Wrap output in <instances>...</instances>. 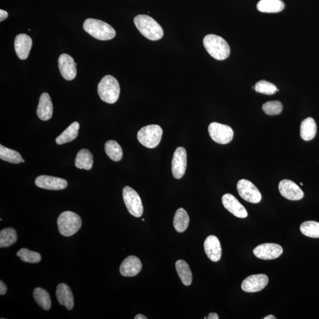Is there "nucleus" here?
Returning <instances> with one entry per match:
<instances>
[{"mask_svg": "<svg viewBox=\"0 0 319 319\" xmlns=\"http://www.w3.org/2000/svg\"><path fill=\"white\" fill-rule=\"evenodd\" d=\"M303 235L312 238H319V223L316 221H306L300 227Z\"/></svg>", "mask_w": 319, "mask_h": 319, "instance_id": "nucleus-32", "label": "nucleus"}, {"mask_svg": "<svg viewBox=\"0 0 319 319\" xmlns=\"http://www.w3.org/2000/svg\"><path fill=\"white\" fill-rule=\"evenodd\" d=\"M100 98L108 104H114L118 101L120 93L118 82L114 76L107 75L101 79L98 86Z\"/></svg>", "mask_w": 319, "mask_h": 319, "instance_id": "nucleus-4", "label": "nucleus"}, {"mask_svg": "<svg viewBox=\"0 0 319 319\" xmlns=\"http://www.w3.org/2000/svg\"><path fill=\"white\" fill-rule=\"evenodd\" d=\"M204 249L206 255L213 262H219L222 256L220 241L216 236L210 235L205 240Z\"/></svg>", "mask_w": 319, "mask_h": 319, "instance_id": "nucleus-19", "label": "nucleus"}, {"mask_svg": "<svg viewBox=\"0 0 319 319\" xmlns=\"http://www.w3.org/2000/svg\"><path fill=\"white\" fill-rule=\"evenodd\" d=\"M255 90L258 93L266 95H273L277 88L273 84L266 81H260L255 85Z\"/></svg>", "mask_w": 319, "mask_h": 319, "instance_id": "nucleus-34", "label": "nucleus"}, {"mask_svg": "<svg viewBox=\"0 0 319 319\" xmlns=\"http://www.w3.org/2000/svg\"><path fill=\"white\" fill-rule=\"evenodd\" d=\"M59 68L62 76L67 81L75 78L77 73L76 64L68 54H62L58 59Z\"/></svg>", "mask_w": 319, "mask_h": 319, "instance_id": "nucleus-15", "label": "nucleus"}, {"mask_svg": "<svg viewBox=\"0 0 319 319\" xmlns=\"http://www.w3.org/2000/svg\"><path fill=\"white\" fill-rule=\"evenodd\" d=\"M278 189L282 195L290 201L303 199L304 193L299 186L293 181L285 180L280 182Z\"/></svg>", "mask_w": 319, "mask_h": 319, "instance_id": "nucleus-13", "label": "nucleus"}, {"mask_svg": "<svg viewBox=\"0 0 319 319\" xmlns=\"http://www.w3.org/2000/svg\"><path fill=\"white\" fill-rule=\"evenodd\" d=\"M237 190L243 200L251 204H258L262 200V194L252 182L241 180L237 184Z\"/></svg>", "mask_w": 319, "mask_h": 319, "instance_id": "nucleus-9", "label": "nucleus"}, {"mask_svg": "<svg viewBox=\"0 0 319 319\" xmlns=\"http://www.w3.org/2000/svg\"><path fill=\"white\" fill-rule=\"evenodd\" d=\"M264 319H275L276 317L274 315H268V316L264 318Z\"/></svg>", "mask_w": 319, "mask_h": 319, "instance_id": "nucleus-40", "label": "nucleus"}, {"mask_svg": "<svg viewBox=\"0 0 319 319\" xmlns=\"http://www.w3.org/2000/svg\"><path fill=\"white\" fill-rule=\"evenodd\" d=\"M163 130L158 125H150L144 127L138 132V142L149 149H154L161 143Z\"/></svg>", "mask_w": 319, "mask_h": 319, "instance_id": "nucleus-6", "label": "nucleus"}, {"mask_svg": "<svg viewBox=\"0 0 319 319\" xmlns=\"http://www.w3.org/2000/svg\"><path fill=\"white\" fill-rule=\"evenodd\" d=\"M222 202L225 208L233 215L240 218H245L247 217L248 212L246 208L232 194H225L222 198Z\"/></svg>", "mask_w": 319, "mask_h": 319, "instance_id": "nucleus-14", "label": "nucleus"}, {"mask_svg": "<svg viewBox=\"0 0 319 319\" xmlns=\"http://www.w3.org/2000/svg\"><path fill=\"white\" fill-rule=\"evenodd\" d=\"M8 17V13L5 10H0V22L5 21Z\"/></svg>", "mask_w": 319, "mask_h": 319, "instance_id": "nucleus-37", "label": "nucleus"}, {"mask_svg": "<svg viewBox=\"0 0 319 319\" xmlns=\"http://www.w3.org/2000/svg\"><path fill=\"white\" fill-rule=\"evenodd\" d=\"M187 167V153L184 147H178L175 150L172 162L173 176L180 180L185 174Z\"/></svg>", "mask_w": 319, "mask_h": 319, "instance_id": "nucleus-12", "label": "nucleus"}, {"mask_svg": "<svg viewBox=\"0 0 319 319\" xmlns=\"http://www.w3.org/2000/svg\"><path fill=\"white\" fill-rule=\"evenodd\" d=\"M301 185L303 186V184H302V183H301Z\"/></svg>", "mask_w": 319, "mask_h": 319, "instance_id": "nucleus-43", "label": "nucleus"}, {"mask_svg": "<svg viewBox=\"0 0 319 319\" xmlns=\"http://www.w3.org/2000/svg\"><path fill=\"white\" fill-rule=\"evenodd\" d=\"M189 216L188 213L184 208L177 210L173 219L174 229L178 232H184L188 228L189 224Z\"/></svg>", "mask_w": 319, "mask_h": 319, "instance_id": "nucleus-26", "label": "nucleus"}, {"mask_svg": "<svg viewBox=\"0 0 319 319\" xmlns=\"http://www.w3.org/2000/svg\"><path fill=\"white\" fill-rule=\"evenodd\" d=\"M35 184L38 188L52 190H63L68 186L67 181L64 178L45 175L37 177Z\"/></svg>", "mask_w": 319, "mask_h": 319, "instance_id": "nucleus-16", "label": "nucleus"}, {"mask_svg": "<svg viewBox=\"0 0 319 319\" xmlns=\"http://www.w3.org/2000/svg\"><path fill=\"white\" fill-rule=\"evenodd\" d=\"M285 3L282 0H261L256 7L262 13H276L285 9Z\"/></svg>", "mask_w": 319, "mask_h": 319, "instance_id": "nucleus-22", "label": "nucleus"}, {"mask_svg": "<svg viewBox=\"0 0 319 319\" xmlns=\"http://www.w3.org/2000/svg\"><path fill=\"white\" fill-rule=\"evenodd\" d=\"M56 295L58 302L68 310L74 306L73 295L70 287L64 283L59 284L56 288Z\"/></svg>", "mask_w": 319, "mask_h": 319, "instance_id": "nucleus-20", "label": "nucleus"}, {"mask_svg": "<svg viewBox=\"0 0 319 319\" xmlns=\"http://www.w3.org/2000/svg\"><path fill=\"white\" fill-rule=\"evenodd\" d=\"M176 268L182 283L186 286L191 285L193 276L188 263L184 260H178L176 263Z\"/></svg>", "mask_w": 319, "mask_h": 319, "instance_id": "nucleus-27", "label": "nucleus"}, {"mask_svg": "<svg viewBox=\"0 0 319 319\" xmlns=\"http://www.w3.org/2000/svg\"><path fill=\"white\" fill-rule=\"evenodd\" d=\"M105 151L108 156L110 157L112 161L114 162H119L123 158V150L119 144L114 141V140H110L105 145Z\"/></svg>", "mask_w": 319, "mask_h": 319, "instance_id": "nucleus-30", "label": "nucleus"}, {"mask_svg": "<svg viewBox=\"0 0 319 319\" xmlns=\"http://www.w3.org/2000/svg\"><path fill=\"white\" fill-rule=\"evenodd\" d=\"M58 229L62 235L71 236L78 232L82 220L76 213L71 211L62 213L57 219Z\"/></svg>", "mask_w": 319, "mask_h": 319, "instance_id": "nucleus-5", "label": "nucleus"}, {"mask_svg": "<svg viewBox=\"0 0 319 319\" xmlns=\"http://www.w3.org/2000/svg\"><path fill=\"white\" fill-rule=\"evenodd\" d=\"M38 117L42 121H48L53 115V104L48 93H42L37 110Z\"/></svg>", "mask_w": 319, "mask_h": 319, "instance_id": "nucleus-21", "label": "nucleus"}, {"mask_svg": "<svg viewBox=\"0 0 319 319\" xmlns=\"http://www.w3.org/2000/svg\"><path fill=\"white\" fill-rule=\"evenodd\" d=\"M208 319H218L219 316L216 313H211L208 315Z\"/></svg>", "mask_w": 319, "mask_h": 319, "instance_id": "nucleus-38", "label": "nucleus"}, {"mask_svg": "<svg viewBox=\"0 0 319 319\" xmlns=\"http://www.w3.org/2000/svg\"><path fill=\"white\" fill-rule=\"evenodd\" d=\"M7 287L5 283L3 281L0 282V294L5 295L7 293Z\"/></svg>", "mask_w": 319, "mask_h": 319, "instance_id": "nucleus-36", "label": "nucleus"}, {"mask_svg": "<svg viewBox=\"0 0 319 319\" xmlns=\"http://www.w3.org/2000/svg\"><path fill=\"white\" fill-rule=\"evenodd\" d=\"M134 22L139 32L148 39L158 41L164 34L162 27L149 15H138L134 18Z\"/></svg>", "mask_w": 319, "mask_h": 319, "instance_id": "nucleus-1", "label": "nucleus"}, {"mask_svg": "<svg viewBox=\"0 0 319 319\" xmlns=\"http://www.w3.org/2000/svg\"><path fill=\"white\" fill-rule=\"evenodd\" d=\"M204 45L210 55L218 61L227 59L230 54V48L228 43L215 34H208L204 38Z\"/></svg>", "mask_w": 319, "mask_h": 319, "instance_id": "nucleus-2", "label": "nucleus"}, {"mask_svg": "<svg viewBox=\"0 0 319 319\" xmlns=\"http://www.w3.org/2000/svg\"><path fill=\"white\" fill-rule=\"evenodd\" d=\"M17 256L20 257L23 262L29 263H38L42 259L39 253L30 251L28 249L22 248L17 253Z\"/></svg>", "mask_w": 319, "mask_h": 319, "instance_id": "nucleus-33", "label": "nucleus"}, {"mask_svg": "<svg viewBox=\"0 0 319 319\" xmlns=\"http://www.w3.org/2000/svg\"><path fill=\"white\" fill-rule=\"evenodd\" d=\"M22 163H25V161H24V160L22 159Z\"/></svg>", "mask_w": 319, "mask_h": 319, "instance_id": "nucleus-41", "label": "nucleus"}, {"mask_svg": "<svg viewBox=\"0 0 319 319\" xmlns=\"http://www.w3.org/2000/svg\"><path fill=\"white\" fill-rule=\"evenodd\" d=\"M32 47V40L28 35L21 34L15 38L14 48L19 59L25 60L29 55Z\"/></svg>", "mask_w": 319, "mask_h": 319, "instance_id": "nucleus-18", "label": "nucleus"}, {"mask_svg": "<svg viewBox=\"0 0 319 319\" xmlns=\"http://www.w3.org/2000/svg\"><path fill=\"white\" fill-rule=\"evenodd\" d=\"M85 32L100 41H109L114 38L116 32L111 26L98 19L88 18L83 25Z\"/></svg>", "mask_w": 319, "mask_h": 319, "instance_id": "nucleus-3", "label": "nucleus"}, {"mask_svg": "<svg viewBox=\"0 0 319 319\" xmlns=\"http://www.w3.org/2000/svg\"><path fill=\"white\" fill-rule=\"evenodd\" d=\"M208 131L213 141L221 145H226L230 143L233 137L232 128L218 123H212L210 124Z\"/></svg>", "mask_w": 319, "mask_h": 319, "instance_id": "nucleus-8", "label": "nucleus"}, {"mask_svg": "<svg viewBox=\"0 0 319 319\" xmlns=\"http://www.w3.org/2000/svg\"><path fill=\"white\" fill-rule=\"evenodd\" d=\"M317 126L313 118L309 117L303 121L301 126V136L305 141H310L316 134Z\"/></svg>", "mask_w": 319, "mask_h": 319, "instance_id": "nucleus-23", "label": "nucleus"}, {"mask_svg": "<svg viewBox=\"0 0 319 319\" xmlns=\"http://www.w3.org/2000/svg\"><path fill=\"white\" fill-rule=\"evenodd\" d=\"M142 268L141 261L135 256H129L121 264L120 273L124 277H134Z\"/></svg>", "mask_w": 319, "mask_h": 319, "instance_id": "nucleus-17", "label": "nucleus"}, {"mask_svg": "<svg viewBox=\"0 0 319 319\" xmlns=\"http://www.w3.org/2000/svg\"><path fill=\"white\" fill-rule=\"evenodd\" d=\"M135 319H147L145 316H144L143 314H137V316H135L134 317Z\"/></svg>", "mask_w": 319, "mask_h": 319, "instance_id": "nucleus-39", "label": "nucleus"}, {"mask_svg": "<svg viewBox=\"0 0 319 319\" xmlns=\"http://www.w3.org/2000/svg\"><path fill=\"white\" fill-rule=\"evenodd\" d=\"M93 155L87 149H82L77 154L75 164L77 168L91 170L93 166Z\"/></svg>", "mask_w": 319, "mask_h": 319, "instance_id": "nucleus-25", "label": "nucleus"}, {"mask_svg": "<svg viewBox=\"0 0 319 319\" xmlns=\"http://www.w3.org/2000/svg\"><path fill=\"white\" fill-rule=\"evenodd\" d=\"M252 88H253V89H255V86H253V87H252Z\"/></svg>", "mask_w": 319, "mask_h": 319, "instance_id": "nucleus-42", "label": "nucleus"}, {"mask_svg": "<svg viewBox=\"0 0 319 319\" xmlns=\"http://www.w3.org/2000/svg\"><path fill=\"white\" fill-rule=\"evenodd\" d=\"M283 252V249L282 246L273 243L259 245L253 251V253L256 257L264 260L277 258L282 254Z\"/></svg>", "mask_w": 319, "mask_h": 319, "instance_id": "nucleus-11", "label": "nucleus"}, {"mask_svg": "<svg viewBox=\"0 0 319 319\" xmlns=\"http://www.w3.org/2000/svg\"><path fill=\"white\" fill-rule=\"evenodd\" d=\"M79 124L74 122L66 129L63 133L56 138L57 145H62L73 141L78 135Z\"/></svg>", "mask_w": 319, "mask_h": 319, "instance_id": "nucleus-24", "label": "nucleus"}, {"mask_svg": "<svg viewBox=\"0 0 319 319\" xmlns=\"http://www.w3.org/2000/svg\"><path fill=\"white\" fill-rule=\"evenodd\" d=\"M262 108L266 114L276 115L281 113L283 110V106L280 101H272L264 104Z\"/></svg>", "mask_w": 319, "mask_h": 319, "instance_id": "nucleus-35", "label": "nucleus"}, {"mask_svg": "<svg viewBox=\"0 0 319 319\" xmlns=\"http://www.w3.org/2000/svg\"><path fill=\"white\" fill-rule=\"evenodd\" d=\"M123 196L126 207L131 215L139 217L143 215V206L139 194L129 186H126Z\"/></svg>", "mask_w": 319, "mask_h": 319, "instance_id": "nucleus-7", "label": "nucleus"}, {"mask_svg": "<svg viewBox=\"0 0 319 319\" xmlns=\"http://www.w3.org/2000/svg\"><path fill=\"white\" fill-rule=\"evenodd\" d=\"M17 232L12 228L2 229L0 232V247H9L17 242Z\"/></svg>", "mask_w": 319, "mask_h": 319, "instance_id": "nucleus-29", "label": "nucleus"}, {"mask_svg": "<svg viewBox=\"0 0 319 319\" xmlns=\"http://www.w3.org/2000/svg\"><path fill=\"white\" fill-rule=\"evenodd\" d=\"M268 281L269 279L266 274L252 275L244 280L241 288L245 292H258L267 286Z\"/></svg>", "mask_w": 319, "mask_h": 319, "instance_id": "nucleus-10", "label": "nucleus"}, {"mask_svg": "<svg viewBox=\"0 0 319 319\" xmlns=\"http://www.w3.org/2000/svg\"><path fill=\"white\" fill-rule=\"evenodd\" d=\"M33 297L38 305L45 310H49L51 308L52 302L48 291L40 287H37L34 290Z\"/></svg>", "mask_w": 319, "mask_h": 319, "instance_id": "nucleus-28", "label": "nucleus"}, {"mask_svg": "<svg viewBox=\"0 0 319 319\" xmlns=\"http://www.w3.org/2000/svg\"><path fill=\"white\" fill-rule=\"evenodd\" d=\"M0 158L4 161L18 164L22 161L20 153L14 150H11L3 145H0Z\"/></svg>", "mask_w": 319, "mask_h": 319, "instance_id": "nucleus-31", "label": "nucleus"}]
</instances>
